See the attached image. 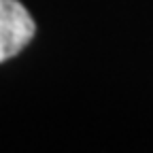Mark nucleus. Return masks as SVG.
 Instances as JSON below:
<instances>
[{"mask_svg": "<svg viewBox=\"0 0 153 153\" xmlns=\"http://www.w3.org/2000/svg\"><path fill=\"white\" fill-rule=\"evenodd\" d=\"M34 32V19L19 0H0V62L22 53Z\"/></svg>", "mask_w": 153, "mask_h": 153, "instance_id": "1", "label": "nucleus"}]
</instances>
